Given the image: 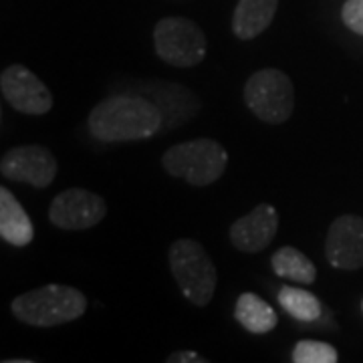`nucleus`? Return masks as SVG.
<instances>
[{
    "label": "nucleus",
    "instance_id": "nucleus-1",
    "mask_svg": "<svg viewBox=\"0 0 363 363\" xmlns=\"http://www.w3.org/2000/svg\"><path fill=\"white\" fill-rule=\"evenodd\" d=\"M162 111L140 95H113L91 109L87 125L95 140L105 143L138 142L162 128Z\"/></svg>",
    "mask_w": 363,
    "mask_h": 363
},
{
    "label": "nucleus",
    "instance_id": "nucleus-2",
    "mask_svg": "<svg viewBox=\"0 0 363 363\" xmlns=\"http://www.w3.org/2000/svg\"><path fill=\"white\" fill-rule=\"evenodd\" d=\"M87 305L83 291L55 283L14 297L11 311L21 323L30 327H57L83 317Z\"/></svg>",
    "mask_w": 363,
    "mask_h": 363
},
{
    "label": "nucleus",
    "instance_id": "nucleus-3",
    "mask_svg": "<svg viewBox=\"0 0 363 363\" xmlns=\"http://www.w3.org/2000/svg\"><path fill=\"white\" fill-rule=\"evenodd\" d=\"M168 264L184 298L194 307H208L218 286V271L202 242L194 238H180L172 242Z\"/></svg>",
    "mask_w": 363,
    "mask_h": 363
},
{
    "label": "nucleus",
    "instance_id": "nucleus-4",
    "mask_svg": "<svg viewBox=\"0 0 363 363\" xmlns=\"http://www.w3.org/2000/svg\"><path fill=\"white\" fill-rule=\"evenodd\" d=\"M162 166L172 178H180L190 186L204 188L222 178L228 168V152L210 138H198L172 145L162 156Z\"/></svg>",
    "mask_w": 363,
    "mask_h": 363
},
{
    "label": "nucleus",
    "instance_id": "nucleus-5",
    "mask_svg": "<svg viewBox=\"0 0 363 363\" xmlns=\"http://www.w3.org/2000/svg\"><path fill=\"white\" fill-rule=\"evenodd\" d=\"M245 104L260 121L281 125L295 111V87L281 69H260L245 85Z\"/></svg>",
    "mask_w": 363,
    "mask_h": 363
},
{
    "label": "nucleus",
    "instance_id": "nucleus-6",
    "mask_svg": "<svg viewBox=\"0 0 363 363\" xmlns=\"http://www.w3.org/2000/svg\"><path fill=\"white\" fill-rule=\"evenodd\" d=\"M156 55L172 67H196L204 61L208 40L204 30L186 16H164L154 28Z\"/></svg>",
    "mask_w": 363,
    "mask_h": 363
},
{
    "label": "nucleus",
    "instance_id": "nucleus-7",
    "mask_svg": "<svg viewBox=\"0 0 363 363\" xmlns=\"http://www.w3.org/2000/svg\"><path fill=\"white\" fill-rule=\"evenodd\" d=\"M0 172L6 180L25 182L33 188H49L59 172L57 157L45 145H18L0 160Z\"/></svg>",
    "mask_w": 363,
    "mask_h": 363
},
{
    "label": "nucleus",
    "instance_id": "nucleus-8",
    "mask_svg": "<svg viewBox=\"0 0 363 363\" xmlns=\"http://www.w3.org/2000/svg\"><path fill=\"white\" fill-rule=\"evenodd\" d=\"M107 214V204L99 194L85 188H69L52 198L49 220L61 230H87L97 226Z\"/></svg>",
    "mask_w": 363,
    "mask_h": 363
},
{
    "label": "nucleus",
    "instance_id": "nucleus-9",
    "mask_svg": "<svg viewBox=\"0 0 363 363\" xmlns=\"http://www.w3.org/2000/svg\"><path fill=\"white\" fill-rule=\"evenodd\" d=\"M4 101L25 116H45L52 109V95L28 67L9 65L0 75Z\"/></svg>",
    "mask_w": 363,
    "mask_h": 363
},
{
    "label": "nucleus",
    "instance_id": "nucleus-10",
    "mask_svg": "<svg viewBox=\"0 0 363 363\" xmlns=\"http://www.w3.org/2000/svg\"><path fill=\"white\" fill-rule=\"evenodd\" d=\"M325 259L337 271L363 269V218L343 214L331 222L325 238Z\"/></svg>",
    "mask_w": 363,
    "mask_h": 363
},
{
    "label": "nucleus",
    "instance_id": "nucleus-11",
    "mask_svg": "<svg viewBox=\"0 0 363 363\" xmlns=\"http://www.w3.org/2000/svg\"><path fill=\"white\" fill-rule=\"evenodd\" d=\"M279 210L272 204H259L230 226V242L236 250L255 255L269 247L279 233Z\"/></svg>",
    "mask_w": 363,
    "mask_h": 363
},
{
    "label": "nucleus",
    "instance_id": "nucleus-12",
    "mask_svg": "<svg viewBox=\"0 0 363 363\" xmlns=\"http://www.w3.org/2000/svg\"><path fill=\"white\" fill-rule=\"evenodd\" d=\"M0 238L13 247H28L35 238V226L9 188H0Z\"/></svg>",
    "mask_w": 363,
    "mask_h": 363
},
{
    "label": "nucleus",
    "instance_id": "nucleus-13",
    "mask_svg": "<svg viewBox=\"0 0 363 363\" xmlns=\"http://www.w3.org/2000/svg\"><path fill=\"white\" fill-rule=\"evenodd\" d=\"M279 9V0H238L233 13L234 37L257 39L269 26Z\"/></svg>",
    "mask_w": 363,
    "mask_h": 363
},
{
    "label": "nucleus",
    "instance_id": "nucleus-14",
    "mask_svg": "<svg viewBox=\"0 0 363 363\" xmlns=\"http://www.w3.org/2000/svg\"><path fill=\"white\" fill-rule=\"evenodd\" d=\"M236 321L252 335H267L279 325V315L271 305L255 293H242L234 305Z\"/></svg>",
    "mask_w": 363,
    "mask_h": 363
},
{
    "label": "nucleus",
    "instance_id": "nucleus-15",
    "mask_svg": "<svg viewBox=\"0 0 363 363\" xmlns=\"http://www.w3.org/2000/svg\"><path fill=\"white\" fill-rule=\"evenodd\" d=\"M272 272L285 281H293L298 285H315L317 281V267L313 264V260L303 255L295 247L279 248L271 257Z\"/></svg>",
    "mask_w": 363,
    "mask_h": 363
},
{
    "label": "nucleus",
    "instance_id": "nucleus-16",
    "mask_svg": "<svg viewBox=\"0 0 363 363\" xmlns=\"http://www.w3.org/2000/svg\"><path fill=\"white\" fill-rule=\"evenodd\" d=\"M279 305L285 309L293 319H297L301 323H315L321 313V301L315 297L309 291H303V289H295V286H283L279 291Z\"/></svg>",
    "mask_w": 363,
    "mask_h": 363
},
{
    "label": "nucleus",
    "instance_id": "nucleus-17",
    "mask_svg": "<svg viewBox=\"0 0 363 363\" xmlns=\"http://www.w3.org/2000/svg\"><path fill=\"white\" fill-rule=\"evenodd\" d=\"M291 359L295 363H335L339 359L337 350L331 343L303 339L293 347Z\"/></svg>",
    "mask_w": 363,
    "mask_h": 363
},
{
    "label": "nucleus",
    "instance_id": "nucleus-18",
    "mask_svg": "<svg viewBox=\"0 0 363 363\" xmlns=\"http://www.w3.org/2000/svg\"><path fill=\"white\" fill-rule=\"evenodd\" d=\"M341 21L351 33L363 37V0H345L341 9Z\"/></svg>",
    "mask_w": 363,
    "mask_h": 363
},
{
    "label": "nucleus",
    "instance_id": "nucleus-19",
    "mask_svg": "<svg viewBox=\"0 0 363 363\" xmlns=\"http://www.w3.org/2000/svg\"><path fill=\"white\" fill-rule=\"evenodd\" d=\"M168 363H206L202 355H198L196 351H176L168 355Z\"/></svg>",
    "mask_w": 363,
    "mask_h": 363
},
{
    "label": "nucleus",
    "instance_id": "nucleus-20",
    "mask_svg": "<svg viewBox=\"0 0 363 363\" xmlns=\"http://www.w3.org/2000/svg\"><path fill=\"white\" fill-rule=\"evenodd\" d=\"M362 309H363V303H362Z\"/></svg>",
    "mask_w": 363,
    "mask_h": 363
}]
</instances>
